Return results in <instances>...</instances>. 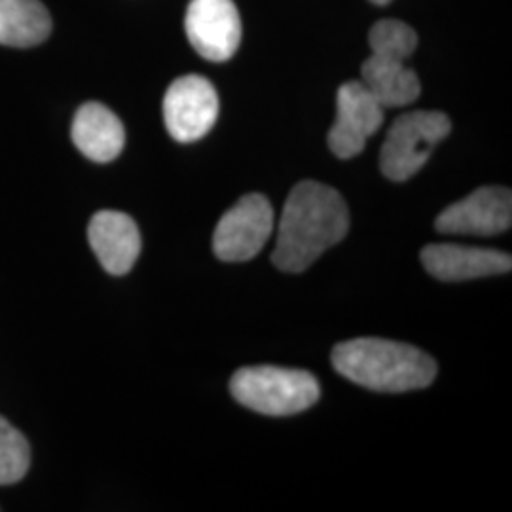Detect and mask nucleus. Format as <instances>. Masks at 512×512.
Returning a JSON list of instances; mask_svg holds the SVG:
<instances>
[{
	"label": "nucleus",
	"mask_w": 512,
	"mask_h": 512,
	"mask_svg": "<svg viewBox=\"0 0 512 512\" xmlns=\"http://www.w3.org/2000/svg\"><path fill=\"white\" fill-rule=\"evenodd\" d=\"M349 209L329 184L302 181L283 205L272 262L289 274H300L348 236Z\"/></svg>",
	"instance_id": "nucleus-1"
},
{
	"label": "nucleus",
	"mask_w": 512,
	"mask_h": 512,
	"mask_svg": "<svg viewBox=\"0 0 512 512\" xmlns=\"http://www.w3.org/2000/svg\"><path fill=\"white\" fill-rule=\"evenodd\" d=\"M332 365L349 382L380 393L425 389L437 376V363L427 353L384 338L338 344L332 349Z\"/></svg>",
	"instance_id": "nucleus-2"
},
{
	"label": "nucleus",
	"mask_w": 512,
	"mask_h": 512,
	"mask_svg": "<svg viewBox=\"0 0 512 512\" xmlns=\"http://www.w3.org/2000/svg\"><path fill=\"white\" fill-rule=\"evenodd\" d=\"M239 404L264 416H293L317 403L321 389L306 370L281 366H245L230 380Z\"/></svg>",
	"instance_id": "nucleus-3"
},
{
	"label": "nucleus",
	"mask_w": 512,
	"mask_h": 512,
	"mask_svg": "<svg viewBox=\"0 0 512 512\" xmlns=\"http://www.w3.org/2000/svg\"><path fill=\"white\" fill-rule=\"evenodd\" d=\"M450 118L439 110L401 114L387 131L380 152V167L389 181L403 183L427 164L431 150L448 137Z\"/></svg>",
	"instance_id": "nucleus-4"
},
{
	"label": "nucleus",
	"mask_w": 512,
	"mask_h": 512,
	"mask_svg": "<svg viewBox=\"0 0 512 512\" xmlns=\"http://www.w3.org/2000/svg\"><path fill=\"white\" fill-rule=\"evenodd\" d=\"M274 207L262 194H247L219 220L213 251L222 262L255 258L274 232Z\"/></svg>",
	"instance_id": "nucleus-5"
},
{
	"label": "nucleus",
	"mask_w": 512,
	"mask_h": 512,
	"mask_svg": "<svg viewBox=\"0 0 512 512\" xmlns=\"http://www.w3.org/2000/svg\"><path fill=\"white\" fill-rule=\"evenodd\" d=\"M219 109L215 86L205 76L186 74L165 92V128L179 143L200 141L217 124Z\"/></svg>",
	"instance_id": "nucleus-6"
},
{
	"label": "nucleus",
	"mask_w": 512,
	"mask_h": 512,
	"mask_svg": "<svg viewBox=\"0 0 512 512\" xmlns=\"http://www.w3.org/2000/svg\"><path fill=\"white\" fill-rule=\"evenodd\" d=\"M384 124V107L372 97L361 80H351L336 93V122L329 131L334 156L349 160L363 152L368 137Z\"/></svg>",
	"instance_id": "nucleus-7"
},
{
	"label": "nucleus",
	"mask_w": 512,
	"mask_h": 512,
	"mask_svg": "<svg viewBox=\"0 0 512 512\" xmlns=\"http://www.w3.org/2000/svg\"><path fill=\"white\" fill-rule=\"evenodd\" d=\"M512 194L503 186H482L446 207L435 220L440 234L497 236L511 228Z\"/></svg>",
	"instance_id": "nucleus-8"
},
{
	"label": "nucleus",
	"mask_w": 512,
	"mask_h": 512,
	"mask_svg": "<svg viewBox=\"0 0 512 512\" xmlns=\"http://www.w3.org/2000/svg\"><path fill=\"white\" fill-rule=\"evenodd\" d=\"M184 29L192 48L207 61L222 63L238 52L241 18L234 0H190Z\"/></svg>",
	"instance_id": "nucleus-9"
},
{
	"label": "nucleus",
	"mask_w": 512,
	"mask_h": 512,
	"mask_svg": "<svg viewBox=\"0 0 512 512\" xmlns=\"http://www.w3.org/2000/svg\"><path fill=\"white\" fill-rule=\"evenodd\" d=\"M423 268L446 283L469 281L478 277L511 272L512 258L509 253L494 249H480L456 243H435L421 251Z\"/></svg>",
	"instance_id": "nucleus-10"
},
{
	"label": "nucleus",
	"mask_w": 512,
	"mask_h": 512,
	"mask_svg": "<svg viewBox=\"0 0 512 512\" xmlns=\"http://www.w3.org/2000/svg\"><path fill=\"white\" fill-rule=\"evenodd\" d=\"M88 239L101 266L112 275H126L141 255V234L126 213L99 211L88 226Z\"/></svg>",
	"instance_id": "nucleus-11"
},
{
	"label": "nucleus",
	"mask_w": 512,
	"mask_h": 512,
	"mask_svg": "<svg viewBox=\"0 0 512 512\" xmlns=\"http://www.w3.org/2000/svg\"><path fill=\"white\" fill-rule=\"evenodd\" d=\"M71 137L74 147L97 164L116 160L126 145L124 124L101 103H86L76 110Z\"/></svg>",
	"instance_id": "nucleus-12"
},
{
	"label": "nucleus",
	"mask_w": 512,
	"mask_h": 512,
	"mask_svg": "<svg viewBox=\"0 0 512 512\" xmlns=\"http://www.w3.org/2000/svg\"><path fill=\"white\" fill-rule=\"evenodd\" d=\"M361 82L384 109H397L420 97L418 74L403 59L370 54L361 67Z\"/></svg>",
	"instance_id": "nucleus-13"
},
{
	"label": "nucleus",
	"mask_w": 512,
	"mask_h": 512,
	"mask_svg": "<svg viewBox=\"0 0 512 512\" xmlns=\"http://www.w3.org/2000/svg\"><path fill=\"white\" fill-rule=\"evenodd\" d=\"M52 18L40 0H0V44L31 48L50 37Z\"/></svg>",
	"instance_id": "nucleus-14"
},
{
	"label": "nucleus",
	"mask_w": 512,
	"mask_h": 512,
	"mask_svg": "<svg viewBox=\"0 0 512 512\" xmlns=\"http://www.w3.org/2000/svg\"><path fill=\"white\" fill-rule=\"evenodd\" d=\"M368 46L374 55L406 59L416 52V31L399 19H382L368 33Z\"/></svg>",
	"instance_id": "nucleus-15"
},
{
	"label": "nucleus",
	"mask_w": 512,
	"mask_h": 512,
	"mask_svg": "<svg viewBox=\"0 0 512 512\" xmlns=\"http://www.w3.org/2000/svg\"><path fill=\"white\" fill-rule=\"evenodd\" d=\"M31 448L14 425L0 416V486L16 484L27 475Z\"/></svg>",
	"instance_id": "nucleus-16"
},
{
	"label": "nucleus",
	"mask_w": 512,
	"mask_h": 512,
	"mask_svg": "<svg viewBox=\"0 0 512 512\" xmlns=\"http://www.w3.org/2000/svg\"><path fill=\"white\" fill-rule=\"evenodd\" d=\"M370 2H374V4H378V6H384V4H389L391 0H370Z\"/></svg>",
	"instance_id": "nucleus-17"
}]
</instances>
